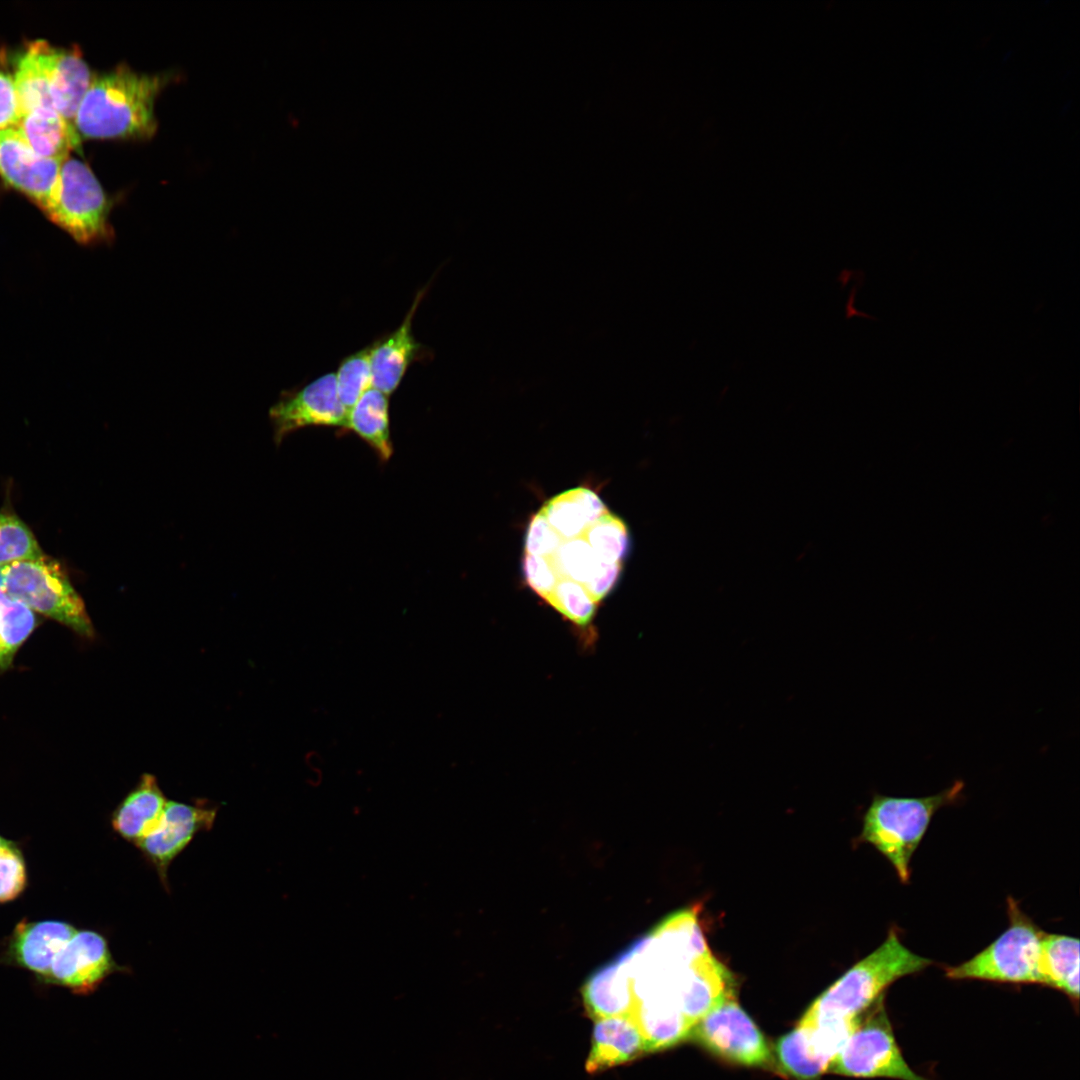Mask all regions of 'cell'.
Masks as SVG:
<instances>
[{
  "mask_svg": "<svg viewBox=\"0 0 1080 1080\" xmlns=\"http://www.w3.org/2000/svg\"><path fill=\"white\" fill-rule=\"evenodd\" d=\"M643 1052H646L643 1038L629 1019L623 1016L597 1019L586 1070L601 1071L631 1061Z\"/></svg>",
  "mask_w": 1080,
  "mask_h": 1080,
  "instance_id": "ffe728a7",
  "label": "cell"
},
{
  "mask_svg": "<svg viewBox=\"0 0 1080 1080\" xmlns=\"http://www.w3.org/2000/svg\"><path fill=\"white\" fill-rule=\"evenodd\" d=\"M964 782L956 780L945 790L925 797H892L875 794L863 820L861 838L872 844L894 867L900 881L910 878V860L933 815L959 801Z\"/></svg>",
  "mask_w": 1080,
  "mask_h": 1080,
  "instance_id": "5b68a950",
  "label": "cell"
},
{
  "mask_svg": "<svg viewBox=\"0 0 1080 1080\" xmlns=\"http://www.w3.org/2000/svg\"><path fill=\"white\" fill-rule=\"evenodd\" d=\"M425 291L418 292L398 328L371 344L372 387L387 396L396 391L420 353L422 346L413 335L412 319Z\"/></svg>",
  "mask_w": 1080,
  "mask_h": 1080,
  "instance_id": "ac0fdd59",
  "label": "cell"
},
{
  "mask_svg": "<svg viewBox=\"0 0 1080 1080\" xmlns=\"http://www.w3.org/2000/svg\"><path fill=\"white\" fill-rule=\"evenodd\" d=\"M6 841H8V840L3 838L2 836H0V845L5 843Z\"/></svg>",
  "mask_w": 1080,
  "mask_h": 1080,
  "instance_id": "1f68e13d",
  "label": "cell"
},
{
  "mask_svg": "<svg viewBox=\"0 0 1080 1080\" xmlns=\"http://www.w3.org/2000/svg\"><path fill=\"white\" fill-rule=\"evenodd\" d=\"M1039 973L1042 985L1053 987L1078 1001L1079 940L1067 935L1044 933Z\"/></svg>",
  "mask_w": 1080,
  "mask_h": 1080,
  "instance_id": "7402d4cb",
  "label": "cell"
},
{
  "mask_svg": "<svg viewBox=\"0 0 1080 1080\" xmlns=\"http://www.w3.org/2000/svg\"><path fill=\"white\" fill-rule=\"evenodd\" d=\"M933 961L909 950L891 928L885 941L847 970L819 995L803 1014L816 1020H850L867 1010L885 989L918 973Z\"/></svg>",
  "mask_w": 1080,
  "mask_h": 1080,
  "instance_id": "277c9868",
  "label": "cell"
},
{
  "mask_svg": "<svg viewBox=\"0 0 1080 1080\" xmlns=\"http://www.w3.org/2000/svg\"><path fill=\"white\" fill-rule=\"evenodd\" d=\"M707 949L695 911L672 914L594 972L584 1002L595 1016H623L646 1036L674 1034L690 1025L683 1006L695 960Z\"/></svg>",
  "mask_w": 1080,
  "mask_h": 1080,
  "instance_id": "6da1fadb",
  "label": "cell"
},
{
  "mask_svg": "<svg viewBox=\"0 0 1080 1080\" xmlns=\"http://www.w3.org/2000/svg\"><path fill=\"white\" fill-rule=\"evenodd\" d=\"M112 201L84 162L66 158L56 193L45 215L83 245L109 244L114 229L109 221Z\"/></svg>",
  "mask_w": 1080,
  "mask_h": 1080,
  "instance_id": "ba28073f",
  "label": "cell"
},
{
  "mask_svg": "<svg viewBox=\"0 0 1080 1080\" xmlns=\"http://www.w3.org/2000/svg\"><path fill=\"white\" fill-rule=\"evenodd\" d=\"M63 161L38 155L16 126L0 130V176L43 212L56 193Z\"/></svg>",
  "mask_w": 1080,
  "mask_h": 1080,
  "instance_id": "9a60e30c",
  "label": "cell"
},
{
  "mask_svg": "<svg viewBox=\"0 0 1080 1080\" xmlns=\"http://www.w3.org/2000/svg\"><path fill=\"white\" fill-rule=\"evenodd\" d=\"M169 74H144L125 64L93 75L74 118L81 139H148L157 130L155 100Z\"/></svg>",
  "mask_w": 1080,
  "mask_h": 1080,
  "instance_id": "3957f363",
  "label": "cell"
},
{
  "mask_svg": "<svg viewBox=\"0 0 1080 1080\" xmlns=\"http://www.w3.org/2000/svg\"><path fill=\"white\" fill-rule=\"evenodd\" d=\"M43 553L28 526L14 513L0 512V566Z\"/></svg>",
  "mask_w": 1080,
  "mask_h": 1080,
  "instance_id": "4316f807",
  "label": "cell"
},
{
  "mask_svg": "<svg viewBox=\"0 0 1080 1080\" xmlns=\"http://www.w3.org/2000/svg\"><path fill=\"white\" fill-rule=\"evenodd\" d=\"M44 71L55 110L74 124L77 109L93 75L78 48L55 47L44 40L30 42Z\"/></svg>",
  "mask_w": 1080,
  "mask_h": 1080,
  "instance_id": "2e32d148",
  "label": "cell"
},
{
  "mask_svg": "<svg viewBox=\"0 0 1080 1080\" xmlns=\"http://www.w3.org/2000/svg\"><path fill=\"white\" fill-rule=\"evenodd\" d=\"M1007 914L1008 928L971 959L946 968L948 978L1041 984L1039 958L1044 932L1012 897L1007 899Z\"/></svg>",
  "mask_w": 1080,
  "mask_h": 1080,
  "instance_id": "52a82bcc",
  "label": "cell"
},
{
  "mask_svg": "<svg viewBox=\"0 0 1080 1080\" xmlns=\"http://www.w3.org/2000/svg\"><path fill=\"white\" fill-rule=\"evenodd\" d=\"M12 78L20 117L35 109L54 108L44 71L30 42L17 56Z\"/></svg>",
  "mask_w": 1080,
  "mask_h": 1080,
  "instance_id": "d4e9b609",
  "label": "cell"
},
{
  "mask_svg": "<svg viewBox=\"0 0 1080 1080\" xmlns=\"http://www.w3.org/2000/svg\"><path fill=\"white\" fill-rule=\"evenodd\" d=\"M3 566H0V590L4 591V577L2 572Z\"/></svg>",
  "mask_w": 1080,
  "mask_h": 1080,
  "instance_id": "4dcf8cb0",
  "label": "cell"
},
{
  "mask_svg": "<svg viewBox=\"0 0 1080 1080\" xmlns=\"http://www.w3.org/2000/svg\"><path fill=\"white\" fill-rule=\"evenodd\" d=\"M827 1072L849 1077L927 1080L905 1061L885 1011L883 996L858 1016L857 1025L831 1059Z\"/></svg>",
  "mask_w": 1080,
  "mask_h": 1080,
  "instance_id": "9c48e42d",
  "label": "cell"
},
{
  "mask_svg": "<svg viewBox=\"0 0 1080 1080\" xmlns=\"http://www.w3.org/2000/svg\"><path fill=\"white\" fill-rule=\"evenodd\" d=\"M571 623L586 627L592 623L598 604L579 587H557L546 601Z\"/></svg>",
  "mask_w": 1080,
  "mask_h": 1080,
  "instance_id": "83f0119b",
  "label": "cell"
},
{
  "mask_svg": "<svg viewBox=\"0 0 1080 1080\" xmlns=\"http://www.w3.org/2000/svg\"><path fill=\"white\" fill-rule=\"evenodd\" d=\"M16 128L40 156L65 160L81 143L72 122L54 108H39L19 118Z\"/></svg>",
  "mask_w": 1080,
  "mask_h": 1080,
  "instance_id": "44dd1931",
  "label": "cell"
},
{
  "mask_svg": "<svg viewBox=\"0 0 1080 1080\" xmlns=\"http://www.w3.org/2000/svg\"><path fill=\"white\" fill-rule=\"evenodd\" d=\"M370 356L371 344L342 359L334 373L339 399L347 411L372 387Z\"/></svg>",
  "mask_w": 1080,
  "mask_h": 1080,
  "instance_id": "484cf974",
  "label": "cell"
},
{
  "mask_svg": "<svg viewBox=\"0 0 1080 1080\" xmlns=\"http://www.w3.org/2000/svg\"><path fill=\"white\" fill-rule=\"evenodd\" d=\"M348 411L341 403L334 373H327L301 389L288 391L270 408L273 439L280 445L292 432L308 426H346Z\"/></svg>",
  "mask_w": 1080,
  "mask_h": 1080,
  "instance_id": "7c38bea8",
  "label": "cell"
},
{
  "mask_svg": "<svg viewBox=\"0 0 1080 1080\" xmlns=\"http://www.w3.org/2000/svg\"><path fill=\"white\" fill-rule=\"evenodd\" d=\"M106 938L92 930L76 931L55 956L45 984L59 985L77 994H88L111 974L121 971Z\"/></svg>",
  "mask_w": 1080,
  "mask_h": 1080,
  "instance_id": "5bb4252c",
  "label": "cell"
},
{
  "mask_svg": "<svg viewBox=\"0 0 1080 1080\" xmlns=\"http://www.w3.org/2000/svg\"><path fill=\"white\" fill-rule=\"evenodd\" d=\"M688 1039L729 1062L769 1067L771 1050L754 1021L728 993L691 1028Z\"/></svg>",
  "mask_w": 1080,
  "mask_h": 1080,
  "instance_id": "30bf717a",
  "label": "cell"
},
{
  "mask_svg": "<svg viewBox=\"0 0 1080 1080\" xmlns=\"http://www.w3.org/2000/svg\"><path fill=\"white\" fill-rule=\"evenodd\" d=\"M629 546L625 523L591 489L549 499L532 518L523 572L544 601L560 586L580 587L599 603L614 588Z\"/></svg>",
  "mask_w": 1080,
  "mask_h": 1080,
  "instance_id": "7a4b0ae2",
  "label": "cell"
},
{
  "mask_svg": "<svg viewBox=\"0 0 1080 1080\" xmlns=\"http://www.w3.org/2000/svg\"><path fill=\"white\" fill-rule=\"evenodd\" d=\"M167 801L155 776L144 774L113 812L111 826L136 844L157 826Z\"/></svg>",
  "mask_w": 1080,
  "mask_h": 1080,
  "instance_id": "d6986e66",
  "label": "cell"
},
{
  "mask_svg": "<svg viewBox=\"0 0 1080 1080\" xmlns=\"http://www.w3.org/2000/svg\"><path fill=\"white\" fill-rule=\"evenodd\" d=\"M26 864L17 845L8 840L0 845V903L12 901L25 889Z\"/></svg>",
  "mask_w": 1080,
  "mask_h": 1080,
  "instance_id": "f1b7e54d",
  "label": "cell"
},
{
  "mask_svg": "<svg viewBox=\"0 0 1080 1080\" xmlns=\"http://www.w3.org/2000/svg\"><path fill=\"white\" fill-rule=\"evenodd\" d=\"M388 397L370 387L348 411L344 429L357 434L382 461H387L393 454Z\"/></svg>",
  "mask_w": 1080,
  "mask_h": 1080,
  "instance_id": "603a6c76",
  "label": "cell"
},
{
  "mask_svg": "<svg viewBox=\"0 0 1080 1080\" xmlns=\"http://www.w3.org/2000/svg\"><path fill=\"white\" fill-rule=\"evenodd\" d=\"M218 808L206 800L193 804L167 801L157 826L135 845L155 868L164 888L168 868L199 832L212 828Z\"/></svg>",
  "mask_w": 1080,
  "mask_h": 1080,
  "instance_id": "4fadbf2b",
  "label": "cell"
},
{
  "mask_svg": "<svg viewBox=\"0 0 1080 1080\" xmlns=\"http://www.w3.org/2000/svg\"><path fill=\"white\" fill-rule=\"evenodd\" d=\"M30 608L0 590V672L7 670L13 658L37 626Z\"/></svg>",
  "mask_w": 1080,
  "mask_h": 1080,
  "instance_id": "cb8c5ba5",
  "label": "cell"
},
{
  "mask_svg": "<svg viewBox=\"0 0 1080 1080\" xmlns=\"http://www.w3.org/2000/svg\"><path fill=\"white\" fill-rule=\"evenodd\" d=\"M855 1027L849 1021H810L797 1026L775 1045L776 1062L782 1072L797 1080H816L844 1045Z\"/></svg>",
  "mask_w": 1080,
  "mask_h": 1080,
  "instance_id": "8fae6325",
  "label": "cell"
},
{
  "mask_svg": "<svg viewBox=\"0 0 1080 1080\" xmlns=\"http://www.w3.org/2000/svg\"><path fill=\"white\" fill-rule=\"evenodd\" d=\"M19 118L18 98L13 78L0 68V130L16 126Z\"/></svg>",
  "mask_w": 1080,
  "mask_h": 1080,
  "instance_id": "f546056e",
  "label": "cell"
},
{
  "mask_svg": "<svg viewBox=\"0 0 1080 1080\" xmlns=\"http://www.w3.org/2000/svg\"><path fill=\"white\" fill-rule=\"evenodd\" d=\"M76 931L64 921L22 920L8 939L2 961L30 971L43 983L55 956Z\"/></svg>",
  "mask_w": 1080,
  "mask_h": 1080,
  "instance_id": "e0dca14e",
  "label": "cell"
},
{
  "mask_svg": "<svg viewBox=\"0 0 1080 1080\" xmlns=\"http://www.w3.org/2000/svg\"><path fill=\"white\" fill-rule=\"evenodd\" d=\"M4 591L34 613L91 638L94 628L81 596L54 559L45 554L3 566Z\"/></svg>",
  "mask_w": 1080,
  "mask_h": 1080,
  "instance_id": "8992f818",
  "label": "cell"
}]
</instances>
